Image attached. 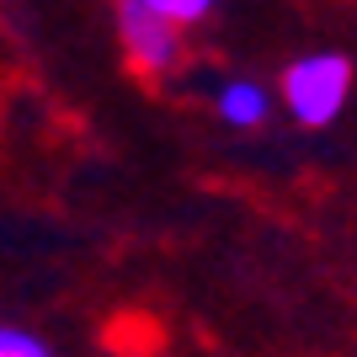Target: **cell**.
<instances>
[{"label": "cell", "instance_id": "1", "mask_svg": "<svg viewBox=\"0 0 357 357\" xmlns=\"http://www.w3.org/2000/svg\"><path fill=\"white\" fill-rule=\"evenodd\" d=\"M347 91H352V64L342 54H310V59L288 64L283 75V102L294 107L304 128H326L347 107Z\"/></svg>", "mask_w": 357, "mask_h": 357}, {"label": "cell", "instance_id": "2", "mask_svg": "<svg viewBox=\"0 0 357 357\" xmlns=\"http://www.w3.org/2000/svg\"><path fill=\"white\" fill-rule=\"evenodd\" d=\"M118 32H123V54H128V70H134L139 80H160V75L181 59L176 22L155 16L144 0H118Z\"/></svg>", "mask_w": 357, "mask_h": 357}, {"label": "cell", "instance_id": "3", "mask_svg": "<svg viewBox=\"0 0 357 357\" xmlns=\"http://www.w3.org/2000/svg\"><path fill=\"white\" fill-rule=\"evenodd\" d=\"M219 112H224V123H235V128H256V123L267 118V96L256 86H229L219 96Z\"/></svg>", "mask_w": 357, "mask_h": 357}, {"label": "cell", "instance_id": "4", "mask_svg": "<svg viewBox=\"0 0 357 357\" xmlns=\"http://www.w3.org/2000/svg\"><path fill=\"white\" fill-rule=\"evenodd\" d=\"M155 16H165V22H176V27H187V22H203V16L213 11V0H144Z\"/></svg>", "mask_w": 357, "mask_h": 357}, {"label": "cell", "instance_id": "5", "mask_svg": "<svg viewBox=\"0 0 357 357\" xmlns=\"http://www.w3.org/2000/svg\"><path fill=\"white\" fill-rule=\"evenodd\" d=\"M0 357H48V347L32 342L27 331H0Z\"/></svg>", "mask_w": 357, "mask_h": 357}]
</instances>
